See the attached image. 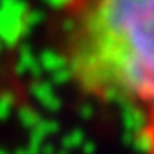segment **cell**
<instances>
[{"label": "cell", "mask_w": 154, "mask_h": 154, "mask_svg": "<svg viewBox=\"0 0 154 154\" xmlns=\"http://www.w3.org/2000/svg\"><path fill=\"white\" fill-rule=\"evenodd\" d=\"M52 48L72 84L154 130V0H54Z\"/></svg>", "instance_id": "6da1fadb"}]
</instances>
